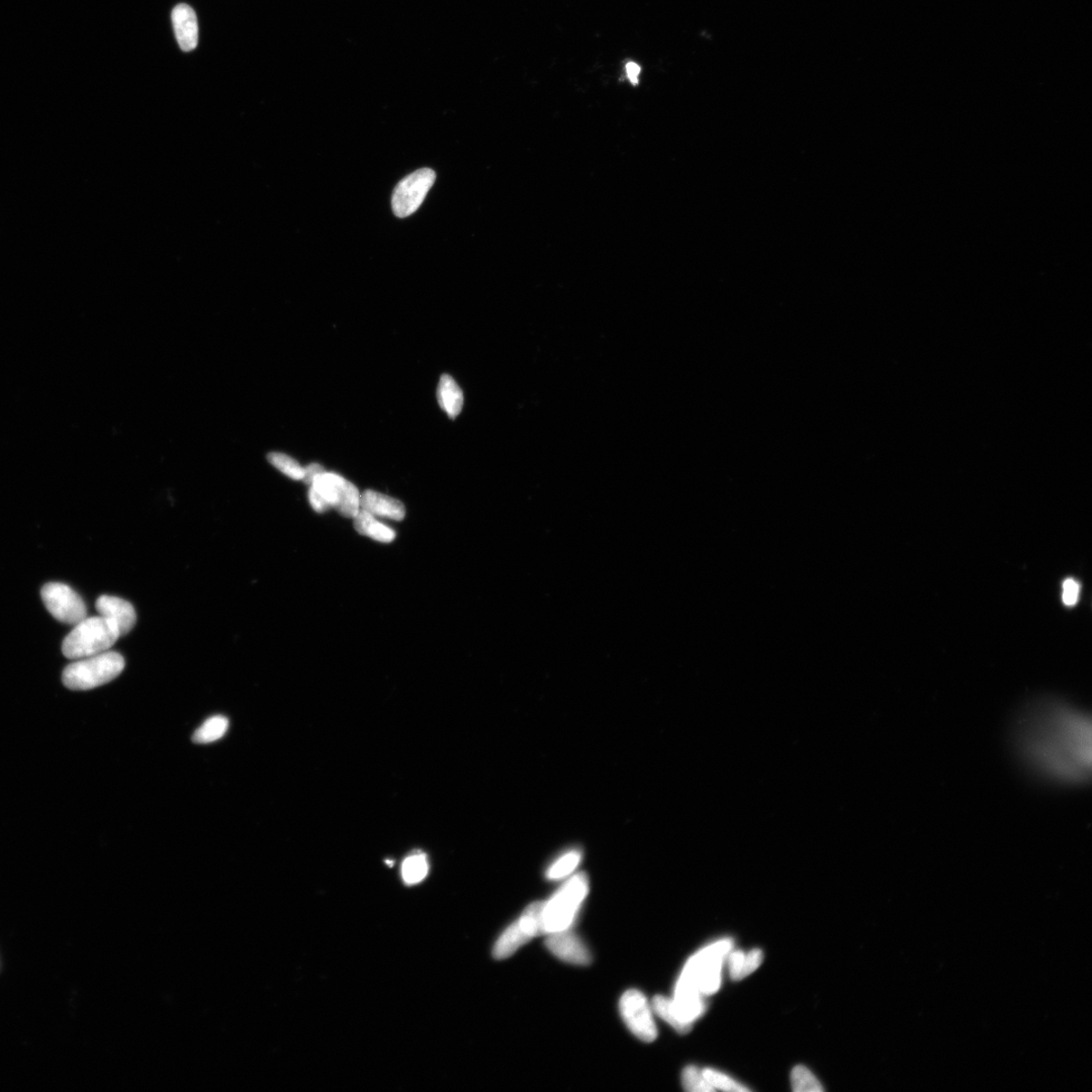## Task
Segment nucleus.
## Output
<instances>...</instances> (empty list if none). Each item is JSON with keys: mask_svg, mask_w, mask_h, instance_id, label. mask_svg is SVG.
Wrapping results in <instances>:
<instances>
[{"mask_svg": "<svg viewBox=\"0 0 1092 1092\" xmlns=\"http://www.w3.org/2000/svg\"><path fill=\"white\" fill-rule=\"evenodd\" d=\"M360 509L375 517L388 518V520L402 521L406 515L405 506L399 500L366 489L360 494Z\"/></svg>", "mask_w": 1092, "mask_h": 1092, "instance_id": "obj_14", "label": "nucleus"}, {"mask_svg": "<svg viewBox=\"0 0 1092 1092\" xmlns=\"http://www.w3.org/2000/svg\"><path fill=\"white\" fill-rule=\"evenodd\" d=\"M792 1089L796 1092H821L820 1082L804 1066H796L791 1075Z\"/></svg>", "mask_w": 1092, "mask_h": 1092, "instance_id": "obj_25", "label": "nucleus"}, {"mask_svg": "<svg viewBox=\"0 0 1092 1092\" xmlns=\"http://www.w3.org/2000/svg\"><path fill=\"white\" fill-rule=\"evenodd\" d=\"M532 939L531 934L523 928L518 920L499 938L494 947L493 955L498 960L509 958Z\"/></svg>", "mask_w": 1092, "mask_h": 1092, "instance_id": "obj_15", "label": "nucleus"}, {"mask_svg": "<svg viewBox=\"0 0 1092 1092\" xmlns=\"http://www.w3.org/2000/svg\"><path fill=\"white\" fill-rule=\"evenodd\" d=\"M653 1008L661 1019L671 1025L678 1033L687 1034L692 1030L693 1025L683 1022L675 1013L672 999L662 995L655 996L653 1001Z\"/></svg>", "mask_w": 1092, "mask_h": 1092, "instance_id": "obj_20", "label": "nucleus"}, {"mask_svg": "<svg viewBox=\"0 0 1092 1092\" xmlns=\"http://www.w3.org/2000/svg\"><path fill=\"white\" fill-rule=\"evenodd\" d=\"M437 179L432 170L422 169L397 183L392 197V208L397 218H407L417 211Z\"/></svg>", "mask_w": 1092, "mask_h": 1092, "instance_id": "obj_7", "label": "nucleus"}, {"mask_svg": "<svg viewBox=\"0 0 1092 1092\" xmlns=\"http://www.w3.org/2000/svg\"><path fill=\"white\" fill-rule=\"evenodd\" d=\"M309 500L312 508L318 513L326 512L330 509L329 505L325 502V500H324L317 490L312 487L309 490Z\"/></svg>", "mask_w": 1092, "mask_h": 1092, "instance_id": "obj_29", "label": "nucleus"}, {"mask_svg": "<svg viewBox=\"0 0 1092 1092\" xmlns=\"http://www.w3.org/2000/svg\"><path fill=\"white\" fill-rule=\"evenodd\" d=\"M682 1084L685 1089L690 1092H712L716 1091L712 1087L705 1077L703 1070L696 1066H688L682 1073Z\"/></svg>", "mask_w": 1092, "mask_h": 1092, "instance_id": "obj_26", "label": "nucleus"}, {"mask_svg": "<svg viewBox=\"0 0 1092 1092\" xmlns=\"http://www.w3.org/2000/svg\"><path fill=\"white\" fill-rule=\"evenodd\" d=\"M545 945L554 956L567 963L580 966L591 963L589 950L570 929L549 933Z\"/></svg>", "mask_w": 1092, "mask_h": 1092, "instance_id": "obj_10", "label": "nucleus"}, {"mask_svg": "<svg viewBox=\"0 0 1092 1092\" xmlns=\"http://www.w3.org/2000/svg\"><path fill=\"white\" fill-rule=\"evenodd\" d=\"M1080 586L1076 580L1067 579L1063 582L1062 600L1064 604L1072 607L1078 603Z\"/></svg>", "mask_w": 1092, "mask_h": 1092, "instance_id": "obj_28", "label": "nucleus"}, {"mask_svg": "<svg viewBox=\"0 0 1092 1092\" xmlns=\"http://www.w3.org/2000/svg\"><path fill=\"white\" fill-rule=\"evenodd\" d=\"M354 524L355 531L360 535L368 536L378 542L388 543L396 539V532L391 527L377 521L374 515L364 509H360L354 517Z\"/></svg>", "mask_w": 1092, "mask_h": 1092, "instance_id": "obj_17", "label": "nucleus"}, {"mask_svg": "<svg viewBox=\"0 0 1092 1092\" xmlns=\"http://www.w3.org/2000/svg\"><path fill=\"white\" fill-rule=\"evenodd\" d=\"M428 858L421 853L413 854L404 860L402 866L403 881L408 885L418 884L428 876Z\"/></svg>", "mask_w": 1092, "mask_h": 1092, "instance_id": "obj_21", "label": "nucleus"}, {"mask_svg": "<svg viewBox=\"0 0 1092 1092\" xmlns=\"http://www.w3.org/2000/svg\"><path fill=\"white\" fill-rule=\"evenodd\" d=\"M731 948L730 940L712 943L687 962L680 977L695 986L702 995L716 993L721 984V966Z\"/></svg>", "mask_w": 1092, "mask_h": 1092, "instance_id": "obj_5", "label": "nucleus"}, {"mask_svg": "<svg viewBox=\"0 0 1092 1092\" xmlns=\"http://www.w3.org/2000/svg\"><path fill=\"white\" fill-rule=\"evenodd\" d=\"M229 727V720L223 716H215L205 721L194 733L192 740L196 744H210L223 737Z\"/></svg>", "mask_w": 1092, "mask_h": 1092, "instance_id": "obj_19", "label": "nucleus"}, {"mask_svg": "<svg viewBox=\"0 0 1092 1092\" xmlns=\"http://www.w3.org/2000/svg\"><path fill=\"white\" fill-rule=\"evenodd\" d=\"M763 952L755 949L751 952L745 953L737 951L731 953L728 957V968L730 977L733 980H742L752 974L763 962Z\"/></svg>", "mask_w": 1092, "mask_h": 1092, "instance_id": "obj_18", "label": "nucleus"}, {"mask_svg": "<svg viewBox=\"0 0 1092 1092\" xmlns=\"http://www.w3.org/2000/svg\"><path fill=\"white\" fill-rule=\"evenodd\" d=\"M438 400L441 409L448 415L450 419H456L462 410L464 394L449 375H443L440 377Z\"/></svg>", "mask_w": 1092, "mask_h": 1092, "instance_id": "obj_16", "label": "nucleus"}, {"mask_svg": "<svg viewBox=\"0 0 1092 1092\" xmlns=\"http://www.w3.org/2000/svg\"><path fill=\"white\" fill-rule=\"evenodd\" d=\"M672 1001L675 1013L685 1023L693 1025V1022L705 1013V1003L699 990L682 978H679L675 985Z\"/></svg>", "mask_w": 1092, "mask_h": 1092, "instance_id": "obj_13", "label": "nucleus"}, {"mask_svg": "<svg viewBox=\"0 0 1092 1092\" xmlns=\"http://www.w3.org/2000/svg\"><path fill=\"white\" fill-rule=\"evenodd\" d=\"M96 607L100 616L110 620L117 626L119 636H125L136 625V611L131 603L122 598L100 596L97 600Z\"/></svg>", "mask_w": 1092, "mask_h": 1092, "instance_id": "obj_11", "label": "nucleus"}, {"mask_svg": "<svg viewBox=\"0 0 1092 1092\" xmlns=\"http://www.w3.org/2000/svg\"><path fill=\"white\" fill-rule=\"evenodd\" d=\"M582 855L578 850H571L560 857L546 871L550 881H560L571 875L581 863Z\"/></svg>", "mask_w": 1092, "mask_h": 1092, "instance_id": "obj_23", "label": "nucleus"}, {"mask_svg": "<svg viewBox=\"0 0 1092 1092\" xmlns=\"http://www.w3.org/2000/svg\"><path fill=\"white\" fill-rule=\"evenodd\" d=\"M119 636L117 626L103 616L87 617L65 637L62 653L69 660H80L108 652Z\"/></svg>", "mask_w": 1092, "mask_h": 1092, "instance_id": "obj_2", "label": "nucleus"}, {"mask_svg": "<svg viewBox=\"0 0 1092 1092\" xmlns=\"http://www.w3.org/2000/svg\"><path fill=\"white\" fill-rule=\"evenodd\" d=\"M619 1010L628 1029L638 1039L645 1043L656 1039L658 1031L654 1022L652 1008L641 992L628 990L620 999Z\"/></svg>", "mask_w": 1092, "mask_h": 1092, "instance_id": "obj_9", "label": "nucleus"}, {"mask_svg": "<svg viewBox=\"0 0 1092 1092\" xmlns=\"http://www.w3.org/2000/svg\"><path fill=\"white\" fill-rule=\"evenodd\" d=\"M544 902H534L527 909L520 919L523 928L531 934L532 938L546 934L543 921Z\"/></svg>", "mask_w": 1092, "mask_h": 1092, "instance_id": "obj_22", "label": "nucleus"}, {"mask_svg": "<svg viewBox=\"0 0 1092 1092\" xmlns=\"http://www.w3.org/2000/svg\"><path fill=\"white\" fill-rule=\"evenodd\" d=\"M1021 760L1045 780L1085 783L1091 769V723L1085 712L1043 702L1026 709L1015 729Z\"/></svg>", "mask_w": 1092, "mask_h": 1092, "instance_id": "obj_1", "label": "nucleus"}, {"mask_svg": "<svg viewBox=\"0 0 1092 1092\" xmlns=\"http://www.w3.org/2000/svg\"><path fill=\"white\" fill-rule=\"evenodd\" d=\"M640 73H641L640 65H638L634 62H629L626 65L627 77H628L629 81H631L633 83L634 86L638 85V77H640Z\"/></svg>", "mask_w": 1092, "mask_h": 1092, "instance_id": "obj_31", "label": "nucleus"}, {"mask_svg": "<svg viewBox=\"0 0 1092 1092\" xmlns=\"http://www.w3.org/2000/svg\"><path fill=\"white\" fill-rule=\"evenodd\" d=\"M703 1073H705V1077L707 1079L708 1084L712 1087H714L716 1090L720 1089V1090L734 1091V1092L749 1091L748 1088L743 1087L742 1085L738 1084V1082L735 1081L733 1078H730L729 1077L724 1075V1073H721L719 1071L707 1068V1069H703Z\"/></svg>", "mask_w": 1092, "mask_h": 1092, "instance_id": "obj_27", "label": "nucleus"}, {"mask_svg": "<svg viewBox=\"0 0 1092 1092\" xmlns=\"http://www.w3.org/2000/svg\"><path fill=\"white\" fill-rule=\"evenodd\" d=\"M43 603L60 623L77 625L87 618L85 601L69 586L61 582H48L41 592Z\"/></svg>", "mask_w": 1092, "mask_h": 1092, "instance_id": "obj_8", "label": "nucleus"}, {"mask_svg": "<svg viewBox=\"0 0 1092 1092\" xmlns=\"http://www.w3.org/2000/svg\"><path fill=\"white\" fill-rule=\"evenodd\" d=\"M267 458L274 468L281 470L285 476L295 480H303L304 469L301 467L297 460L281 452H272L268 455Z\"/></svg>", "mask_w": 1092, "mask_h": 1092, "instance_id": "obj_24", "label": "nucleus"}, {"mask_svg": "<svg viewBox=\"0 0 1092 1092\" xmlns=\"http://www.w3.org/2000/svg\"><path fill=\"white\" fill-rule=\"evenodd\" d=\"M304 475L303 480H304V483L307 484L308 486L312 485L314 478H316L318 475L324 473V471H326L325 469H324L319 464H312L309 467L304 468Z\"/></svg>", "mask_w": 1092, "mask_h": 1092, "instance_id": "obj_30", "label": "nucleus"}, {"mask_svg": "<svg viewBox=\"0 0 1092 1092\" xmlns=\"http://www.w3.org/2000/svg\"><path fill=\"white\" fill-rule=\"evenodd\" d=\"M311 487L344 517L354 518L360 510L359 490L344 477L324 471L314 479Z\"/></svg>", "mask_w": 1092, "mask_h": 1092, "instance_id": "obj_6", "label": "nucleus"}, {"mask_svg": "<svg viewBox=\"0 0 1092 1092\" xmlns=\"http://www.w3.org/2000/svg\"><path fill=\"white\" fill-rule=\"evenodd\" d=\"M124 669L123 655L108 651L70 664L63 672L62 681L70 690L87 691L112 682Z\"/></svg>", "mask_w": 1092, "mask_h": 1092, "instance_id": "obj_3", "label": "nucleus"}, {"mask_svg": "<svg viewBox=\"0 0 1092 1092\" xmlns=\"http://www.w3.org/2000/svg\"><path fill=\"white\" fill-rule=\"evenodd\" d=\"M171 20L180 49L184 52L196 49L199 43V26L193 8L185 4L175 6Z\"/></svg>", "mask_w": 1092, "mask_h": 1092, "instance_id": "obj_12", "label": "nucleus"}, {"mask_svg": "<svg viewBox=\"0 0 1092 1092\" xmlns=\"http://www.w3.org/2000/svg\"><path fill=\"white\" fill-rule=\"evenodd\" d=\"M589 892L585 874L570 879L548 902H544L543 921L546 934L569 930Z\"/></svg>", "mask_w": 1092, "mask_h": 1092, "instance_id": "obj_4", "label": "nucleus"}]
</instances>
